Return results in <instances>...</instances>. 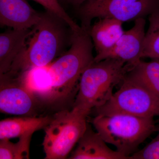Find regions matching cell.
<instances>
[{
    "mask_svg": "<svg viewBox=\"0 0 159 159\" xmlns=\"http://www.w3.org/2000/svg\"><path fill=\"white\" fill-rule=\"evenodd\" d=\"M41 13L35 11L26 0H0V25L16 30L31 29L40 20Z\"/></svg>",
    "mask_w": 159,
    "mask_h": 159,
    "instance_id": "10",
    "label": "cell"
},
{
    "mask_svg": "<svg viewBox=\"0 0 159 159\" xmlns=\"http://www.w3.org/2000/svg\"><path fill=\"white\" fill-rule=\"evenodd\" d=\"M34 133L25 134L16 143L10 139H0V159H28L30 158V144Z\"/></svg>",
    "mask_w": 159,
    "mask_h": 159,
    "instance_id": "16",
    "label": "cell"
},
{
    "mask_svg": "<svg viewBox=\"0 0 159 159\" xmlns=\"http://www.w3.org/2000/svg\"><path fill=\"white\" fill-rule=\"evenodd\" d=\"M120 88L103 105L91 114H123L142 117L159 116V97L134 79L125 75Z\"/></svg>",
    "mask_w": 159,
    "mask_h": 159,
    "instance_id": "6",
    "label": "cell"
},
{
    "mask_svg": "<svg viewBox=\"0 0 159 159\" xmlns=\"http://www.w3.org/2000/svg\"><path fill=\"white\" fill-rule=\"evenodd\" d=\"M80 26L89 31L95 18L109 17L122 22L159 12V0H86L77 9Z\"/></svg>",
    "mask_w": 159,
    "mask_h": 159,
    "instance_id": "7",
    "label": "cell"
},
{
    "mask_svg": "<svg viewBox=\"0 0 159 159\" xmlns=\"http://www.w3.org/2000/svg\"><path fill=\"white\" fill-rule=\"evenodd\" d=\"M107 143L130 159L139 145L153 133L157 124L154 117H142L116 114L95 116L90 120Z\"/></svg>",
    "mask_w": 159,
    "mask_h": 159,
    "instance_id": "4",
    "label": "cell"
},
{
    "mask_svg": "<svg viewBox=\"0 0 159 159\" xmlns=\"http://www.w3.org/2000/svg\"><path fill=\"white\" fill-rule=\"evenodd\" d=\"M58 1L59 2V1H60V2H62L73 6L76 9H77L85 2L86 0H58Z\"/></svg>",
    "mask_w": 159,
    "mask_h": 159,
    "instance_id": "20",
    "label": "cell"
},
{
    "mask_svg": "<svg viewBox=\"0 0 159 159\" xmlns=\"http://www.w3.org/2000/svg\"><path fill=\"white\" fill-rule=\"evenodd\" d=\"M129 70V66L119 60L108 58L94 61L80 77L73 108L91 112L93 109L103 105L112 96L115 86L122 83Z\"/></svg>",
    "mask_w": 159,
    "mask_h": 159,
    "instance_id": "3",
    "label": "cell"
},
{
    "mask_svg": "<svg viewBox=\"0 0 159 159\" xmlns=\"http://www.w3.org/2000/svg\"><path fill=\"white\" fill-rule=\"evenodd\" d=\"M43 108L20 76L0 75V111L20 116H38Z\"/></svg>",
    "mask_w": 159,
    "mask_h": 159,
    "instance_id": "8",
    "label": "cell"
},
{
    "mask_svg": "<svg viewBox=\"0 0 159 159\" xmlns=\"http://www.w3.org/2000/svg\"><path fill=\"white\" fill-rule=\"evenodd\" d=\"M123 22L112 18H98L91 25L89 32L94 48L96 57L107 52L115 45L124 33Z\"/></svg>",
    "mask_w": 159,
    "mask_h": 159,
    "instance_id": "12",
    "label": "cell"
},
{
    "mask_svg": "<svg viewBox=\"0 0 159 159\" xmlns=\"http://www.w3.org/2000/svg\"><path fill=\"white\" fill-rule=\"evenodd\" d=\"M148 28L145 33L142 58L159 59V12L148 17Z\"/></svg>",
    "mask_w": 159,
    "mask_h": 159,
    "instance_id": "17",
    "label": "cell"
},
{
    "mask_svg": "<svg viewBox=\"0 0 159 159\" xmlns=\"http://www.w3.org/2000/svg\"><path fill=\"white\" fill-rule=\"evenodd\" d=\"M32 32L33 28L25 30L12 29L0 34V75L9 72Z\"/></svg>",
    "mask_w": 159,
    "mask_h": 159,
    "instance_id": "13",
    "label": "cell"
},
{
    "mask_svg": "<svg viewBox=\"0 0 159 159\" xmlns=\"http://www.w3.org/2000/svg\"><path fill=\"white\" fill-rule=\"evenodd\" d=\"M156 60L157 61H158L159 62V59H156Z\"/></svg>",
    "mask_w": 159,
    "mask_h": 159,
    "instance_id": "21",
    "label": "cell"
},
{
    "mask_svg": "<svg viewBox=\"0 0 159 159\" xmlns=\"http://www.w3.org/2000/svg\"><path fill=\"white\" fill-rule=\"evenodd\" d=\"M70 45L48 66L50 84L43 107L55 112L73 108L80 77L94 61L93 44L88 31L83 28L73 31Z\"/></svg>",
    "mask_w": 159,
    "mask_h": 159,
    "instance_id": "1",
    "label": "cell"
},
{
    "mask_svg": "<svg viewBox=\"0 0 159 159\" xmlns=\"http://www.w3.org/2000/svg\"><path fill=\"white\" fill-rule=\"evenodd\" d=\"M126 75L159 97V62L156 60L148 62L141 60Z\"/></svg>",
    "mask_w": 159,
    "mask_h": 159,
    "instance_id": "15",
    "label": "cell"
},
{
    "mask_svg": "<svg viewBox=\"0 0 159 159\" xmlns=\"http://www.w3.org/2000/svg\"><path fill=\"white\" fill-rule=\"evenodd\" d=\"M145 25V18L135 20L133 27L124 31L115 45L102 55L95 56L94 61L113 58L124 61L130 68L135 66L142 58L146 33Z\"/></svg>",
    "mask_w": 159,
    "mask_h": 159,
    "instance_id": "9",
    "label": "cell"
},
{
    "mask_svg": "<svg viewBox=\"0 0 159 159\" xmlns=\"http://www.w3.org/2000/svg\"><path fill=\"white\" fill-rule=\"evenodd\" d=\"M52 115L35 116H18L0 121V139L18 138L29 133L44 129L51 122Z\"/></svg>",
    "mask_w": 159,
    "mask_h": 159,
    "instance_id": "14",
    "label": "cell"
},
{
    "mask_svg": "<svg viewBox=\"0 0 159 159\" xmlns=\"http://www.w3.org/2000/svg\"><path fill=\"white\" fill-rule=\"evenodd\" d=\"M66 25H68L50 11L47 10L41 13L40 20L33 27V32L25 46L5 74L18 76L34 68L50 65L62 53L65 46Z\"/></svg>",
    "mask_w": 159,
    "mask_h": 159,
    "instance_id": "2",
    "label": "cell"
},
{
    "mask_svg": "<svg viewBox=\"0 0 159 159\" xmlns=\"http://www.w3.org/2000/svg\"><path fill=\"white\" fill-rule=\"evenodd\" d=\"M90 111L73 108L56 112L44 129L45 159L67 158L86 129Z\"/></svg>",
    "mask_w": 159,
    "mask_h": 159,
    "instance_id": "5",
    "label": "cell"
},
{
    "mask_svg": "<svg viewBox=\"0 0 159 159\" xmlns=\"http://www.w3.org/2000/svg\"><path fill=\"white\" fill-rule=\"evenodd\" d=\"M70 159H128L129 158L117 150L111 149L97 132L88 123L86 129L77 142V148Z\"/></svg>",
    "mask_w": 159,
    "mask_h": 159,
    "instance_id": "11",
    "label": "cell"
},
{
    "mask_svg": "<svg viewBox=\"0 0 159 159\" xmlns=\"http://www.w3.org/2000/svg\"><path fill=\"white\" fill-rule=\"evenodd\" d=\"M157 132V136L144 148L131 156L130 159H159V124Z\"/></svg>",
    "mask_w": 159,
    "mask_h": 159,
    "instance_id": "19",
    "label": "cell"
},
{
    "mask_svg": "<svg viewBox=\"0 0 159 159\" xmlns=\"http://www.w3.org/2000/svg\"><path fill=\"white\" fill-rule=\"evenodd\" d=\"M44 7L47 11L57 16L66 23L72 31H79L81 26L74 22L72 18L67 13L58 0H33Z\"/></svg>",
    "mask_w": 159,
    "mask_h": 159,
    "instance_id": "18",
    "label": "cell"
}]
</instances>
